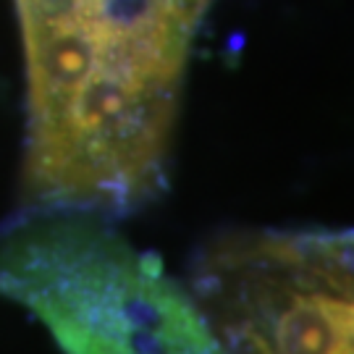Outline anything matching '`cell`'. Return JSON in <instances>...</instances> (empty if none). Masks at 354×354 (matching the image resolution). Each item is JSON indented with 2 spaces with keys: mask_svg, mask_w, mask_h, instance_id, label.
Listing matches in <instances>:
<instances>
[{
  "mask_svg": "<svg viewBox=\"0 0 354 354\" xmlns=\"http://www.w3.org/2000/svg\"><path fill=\"white\" fill-rule=\"evenodd\" d=\"M187 289L223 354H354L349 228L223 231Z\"/></svg>",
  "mask_w": 354,
  "mask_h": 354,
  "instance_id": "cell-3",
  "label": "cell"
},
{
  "mask_svg": "<svg viewBox=\"0 0 354 354\" xmlns=\"http://www.w3.org/2000/svg\"><path fill=\"white\" fill-rule=\"evenodd\" d=\"M213 0H16L26 213L124 218L168 184L178 100Z\"/></svg>",
  "mask_w": 354,
  "mask_h": 354,
  "instance_id": "cell-1",
  "label": "cell"
},
{
  "mask_svg": "<svg viewBox=\"0 0 354 354\" xmlns=\"http://www.w3.org/2000/svg\"><path fill=\"white\" fill-rule=\"evenodd\" d=\"M0 297L64 354H223L189 289L100 215L24 213L0 231Z\"/></svg>",
  "mask_w": 354,
  "mask_h": 354,
  "instance_id": "cell-2",
  "label": "cell"
}]
</instances>
